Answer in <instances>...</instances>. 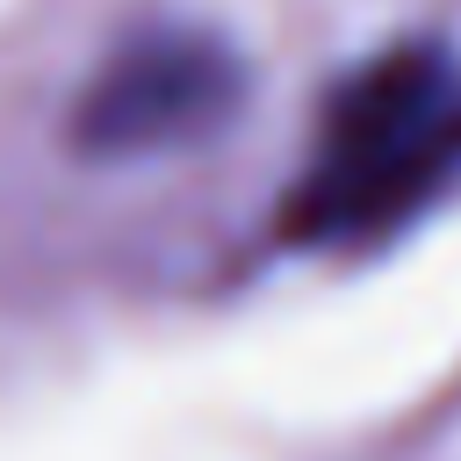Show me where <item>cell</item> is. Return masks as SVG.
<instances>
[{"label":"cell","instance_id":"obj_2","mask_svg":"<svg viewBox=\"0 0 461 461\" xmlns=\"http://www.w3.org/2000/svg\"><path fill=\"white\" fill-rule=\"evenodd\" d=\"M245 101V58L209 29H137L101 58L72 108L86 158H144L216 137Z\"/></svg>","mask_w":461,"mask_h":461},{"label":"cell","instance_id":"obj_1","mask_svg":"<svg viewBox=\"0 0 461 461\" xmlns=\"http://www.w3.org/2000/svg\"><path fill=\"white\" fill-rule=\"evenodd\" d=\"M461 187V58L447 43H396L339 79L310 158L288 187V238L360 252L411 230Z\"/></svg>","mask_w":461,"mask_h":461}]
</instances>
